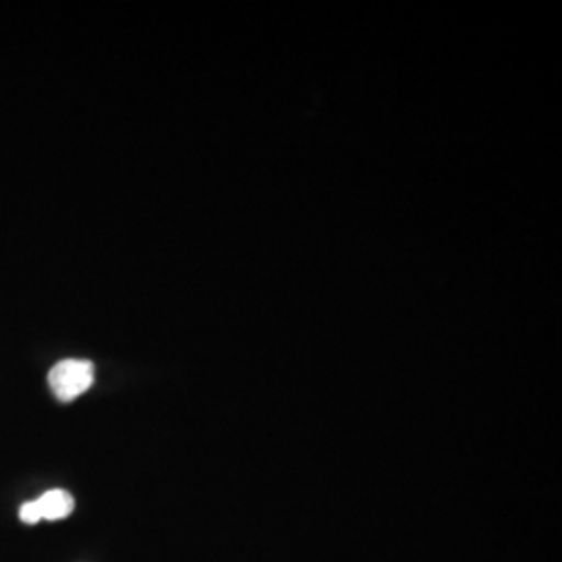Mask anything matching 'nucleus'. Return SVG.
<instances>
[{"mask_svg": "<svg viewBox=\"0 0 562 562\" xmlns=\"http://www.w3.org/2000/svg\"><path fill=\"white\" fill-rule=\"evenodd\" d=\"M38 504V510H41L42 521H60V519H67L74 508H76V501L69 492L65 490H50V492H44L41 498L36 501Z\"/></svg>", "mask_w": 562, "mask_h": 562, "instance_id": "f03ea898", "label": "nucleus"}, {"mask_svg": "<svg viewBox=\"0 0 562 562\" xmlns=\"http://www.w3.org/2000/svg\"><path fill=\"white\" fill-rule=\"evenodd\" d=\"M94 383V364L80 359L57 362L48 373V385L57 401L71 402L86 394Z\"/></svg>", "mask_w": 562, "mask_h": 562, "instance_id": "f257e3e1", "label": "nucleus"}, {"mask_svg": "<svg viewBox=\"0 0 562 562\" xmlns=\"http://www.w3.org/2000/svg\"><path fill=\"white\" fill-rule=\"evenodd\" d=\"M20 519L25 522V525H38V522L42 521L41 510H38V504H36V501L21 504Z\"/></svg>", "mask_w": 562, "mask_h": 562, "instance_id": "7ed1b4c3", "label": "nucleus"}]
</instances>
